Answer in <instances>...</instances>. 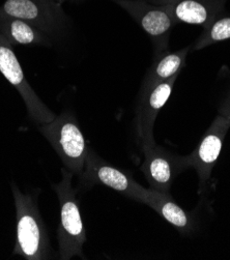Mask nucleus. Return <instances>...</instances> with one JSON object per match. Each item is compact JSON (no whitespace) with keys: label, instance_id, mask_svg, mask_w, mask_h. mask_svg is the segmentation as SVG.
<instances>
[{"label":"nucleus","instance_id":"nucleus-3","mask_svg":"<svg viewBox=\"0 0 230 260\" xmlns=\"http://www.w3.org/2000/svg\"><path fill=\"white\" fill-rule=\"evenodd\" d=\"M73 176L74 174L63 167L61 180L53 185L59 203L57 240L61 260H70L76 256L84 258L83 246L86 242V231L76 197V190L72 185Z\"/></svg>","mask_w":230,"mask_h":260},{"label":"nucleus","instance_id":"nucleus-5","mask_svg":"<svg viewBox=\"0 0 230 260\" xmlns=\"http://www.w3.org/2000/svg\"><path fill=\"white\" fill-rule=\"evenodd\" d=\"M120 7L149 37L155 56L168 52L169 38L177 22L164 7L151 5L144 0H109Z\"/></svg>","mask_w":230,"mask_h":260},{"label":"nucleus","instance_id":"nucleus-4","mask_svg":"<svg viewBox=\"0 0 230 260\" xmlns=\"http://www.w3.org/2000/svg\"><path fill=\"white\" fill-rule=\"evenodd\" d=\"M39 129L53 147L64 168L74 175L80 176L89 148L74 113L63 110L52 121L40 124Z\"/></svg>","mask_w":230,"mask_h":260},{"label":"nucleus","instance_id":"nucleus-10","mask_svg":"<svg viewBox=\"0 0 230 260\" xmlns=\"http://www.w3.org/2000/svg\"><path fill=\"white\" fill-rule=\"evenodd\" d=\"M227 125L228 122L224 117L216 118L195 150L187 157L190 168L192 167L197 171L200 190L207 185V181L221 153Z\"/></svg>","mask_w":230,"mask_h":260},{"label":"nucleus","instance_id":"nucleus-15","mask_svg":"<svg viewBox=\"0 0 230 260\" xmlns=\"http://www.w3.org/2000/svg\"><path fill=\"white\" fill-rule=\"evenodd\" d=\"M144 2H147L151 5H155V6H168V5H171V4H174L176 3L177 0H144Z\"/></svg>","mask_w":230,"mask_h":260},{"label":"nucleus","instance_id":"nucleus-16","mask_svg":"<svg viewBox=\"0 0 230 260\" xmlns=\"http://www.w3.org/2000/svg\"><path fill=\"white\" fill-rule=\"evenodd\" d=\"M54 2L63 5L64 3H78V2H83V0H54Z\"/></svg>","mask_w":230,"mask_h":260},{"label":"nucleus","instance_id":"nucleus-9","mask_svg":"<svg viewBox=\"0 0 230 260\" xmlns=\"http://www.w3.org/2000/svg\"><path fill=\"white\" fill-rule=\"evenodd\" d=\"M178 76L180 74L159 83L145 93L138 94L135 123L141 148L156 145L153 138V125L160 110L169 100Z\"/></svg>","mask_w":230,"mask_h":260},{"label":"nucleus","instance_id":"nucleus-6","mask_svg":"<svg viewBox=\"0 0 230 260\" xmlns=\"http://www.w3.org/2000/svg\"><path fill=\"white\" fill-rule=\"evenodd\" d=\"M0 73L16 88L26 107L28 116L39 125L52 121L55 113L36 93L27 81L11 43L0 35Z\"/></svg>","mask_w":230,"mask_h":260},{"label":"nucleus","instance_id":"nucleus-14","mask_svg":"<svg viewBox=\"0 0 230 260\" xmlns=\"http://www.w3.org/2000/svg\"><path fill=\"white\" fill-rule=\"evenodd\" d=\"M0 35L12 46H39L53 48L51 40L30 23L19 18L0 16Z\"/></svg>","mask_w":230,"mask_h":260},{"label":"nucleus","instance_id":"nucleus-8","mask_svg":"<svg viewBox=\"0 0 230 260\" xmlns=\"http://www.w3.org/2000/svg\"><path fill=\"white\" fill-rule=\"evenodd\" d=\"M144 161L140 167L151 189L169 193L175 177L190 168L187 157H177L167 149L153 145L143 147Z\"/></svg>","mask_w":230,"mask_h":260},{"label":"nucleus","instance_id":"nucleus-7","mask_svg":"<svg viewBox=\"0 0 230 260\" xmlns=\"http://www.w3.org/2000/svg\"><path fill=\"white\" fill-rule=\"evenodd\" d=\"M80 184L86 187L106 186L137 202L141 201L145 189L130 174L102 159L91 148L88 149L85 167L80 175Z\"/></svg>","mask_w":230,"mask_h":260},{"label":"nucleus","instance_id":"nucleus-13","mask_svg":"<svg viewBox=\"0 0 230 260\" xmlns=\"http://www.w3.org/2000/svg\"><path fill=\"white\" fill-rule=\"evenodd\" d=\"M190 50L191 46H188L175 52H166L156 57L144 77L138 94L145 93L159 83L170 79L177 74H181L183 68H185L186 58Z\"/></svg>","mask_w":230,"mask_h":260},{"label":"nucleus","instance_id":"nucleus-2","mask_svg":"<svg viewBox=\"0 0 230 260\" xmlns=\"http://www.w3.org/2000/svg\"><path fill=\"white\" fill-rule=\"evenodd\" d=\"M0 16L19 18L46 35L53 46L64 44L74 30V21L54 0H6Z\"/></svg>","mask_w":230,"mask_h":260},{"label":"nucleus","instance_id":"nucleus-1","mask_svg":"<svg viewBox=\"0 0 230 260\" xmlns=\"http://www.w3.org/2000/svg\"><path fill=\"white\" fill-rule=\"evenodd\" d=\"M12 191L16 206L14 255L27 260L49 259L50 239L38 205V193H22L15 184L12 185Z\"/></svg>","mask_w":230,"mask_h":260},{"label":"nucleus","instance_id":"nucleus-11","mask_svg":"<svg viewBox=\"0 0 230 260\" xmlns=\"http://www.w3.org/2000/svg\"><path fill=\"white\" fill-rule=\"evenodd\" d=\"M224 0H177L163 6L177 23H185L206 27L222 10Z\"/></svg>","mask_w":230,"mask_h":260},{"label":"nucleus","instance_id":"nucleus-12","mask_svg":"<svg viewBox=\"0 0 230 260\" xmlns=\"http://www.w3.org/2000/svg\"><path fill=\"white\" fill-rule=\"evenodd\" d=\"M140 203L146 204L182 233H189L194 228V221L180 205H177L169 193L155 189H144Z\"/></svg>","mask_w":230,"mask_h":260}]
</instances>
